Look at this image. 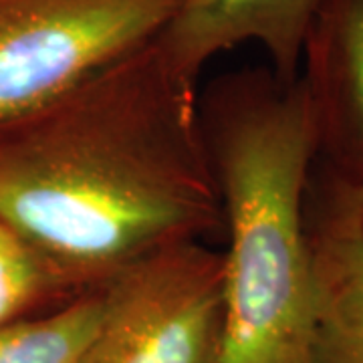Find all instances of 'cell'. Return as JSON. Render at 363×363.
Masks as SVG:
<instances>
[{
    "label": "cell",
    "mask_w": 363,
    "mask_h": 363,
    "mask_svg": "<svg viewBox=\"0 0 363 363\" xmlns=\"http://www.w3.org/2000/svg\"><path fill=\"white\" fill-rule=\"evenodd\" d=\"M0 224L75 293L220 233L198 85L157 39L0 131Z\"/></svg>",
    "instance_id": "obj_1"
},
{
    "label": "cell",
    "mask_w": 363,
    "mask_h": 363,
    "mask_svg": "<svg viewBox=\"0 0 363 363\" xmlns=\"http://www.w3.org/2000/svg\"><path fill=\"white\" fill-rule=\"evenodd\" d=\"M200 116L222 200V331L216 363H307L315 281L305 222L317 130L301 77L218 79Z\"/></svg>",
    "instance_id": "obj_2"
},
{
    "label": "cell",
    "mask_w": 363,
    "mask_h": 363,
    "mask_svg": "<svg viewBox=\"0 0 363 363\" xmlns=\"http://www.w3.org/2000/svg\"><path fill=\"white\" fill-rule=\"evenodd\" d=\"M182 0H0V131L156 40Z\"/></svg>",
    "instance_id": "obj_3"
},
{
    "label": "cell",
    "mask_w": 363,
    "mask_h": 363,
    "mask_svg": "<svg viewBox=\"0 0 363 363\" xmlns=\"http://www.w3.org/2000/svg\"><path fill=\"white\" fill-rule=\"evenodd\" d=\"M222 250L204 240L162 248L101 286V315L79 363H216Z\"/></svg>",
    "instance_id": "obj_4"
},
{
    "label": "cell",
    "mask_w": 363,
    "mask_h": 363,
    "mask_svg": "<svg viewBox=\"0 0 363 363\" xmlns=\"http://www.w3.org/2000/svg\"><path fill=\"white\" fill-rule=\"evenodd\" d=\"M315 166L305 200L315 281L307 363H363V182Z\"/></svg>",
    "instance_id": "obj_5"
},
{
    "label": "cell",
    "mask_w": 363,
    "mask_h": 363,
    "mask_svg": "<svg viewBox=\"0 0 363 363\" xmlns=\"http://www.w3.org/2000/svg\"><path fill=\"white\" fill-rule=\"evenodd\" d=\"M325 0H182L157 45L182 77L198 85L200 73L222 52L257 45L269 69L285 83L301 71L307 33Z\"/></svg>",
    "instance_id": "obj_6"
},
{
    "label": "cell",
    "mask_w": 363,
    "mask_h": 363,
    "mask_svg": "<svg viewBox=\"0 0 363 363\" xmlns=\"http://www.w3.org/2000/svg\"><path fill=\"white\" fill-rule=\"evenodd\" d=\"M317 130V160L363 182V0H325L301 71Z\"/></svg>",
    "instance_id": "obj_7"
},
{
    "label": "cell",
    "mask_w": 363,
    "mask_h": 363,
    "mask_svg": "<svg viewBox=\"0 0 363 363\" xmlns=\"http://www.w3.org/2000/svg\"><path fill=\"white\" fill-rule=\"evenodd\" d=\"M101 286L52 311L0 325V363H79L101 315Z\"/></svg>",
    "instance_id": "obj_8"
},
{
    "label": "cell",
    "mask_w": 363,
    "mask_h": 363,
    "mask_svg": "<svg viewBox=\"0 0 363 363\" xmlns=\"http://www.w3.org/2000/svg\"><path fill=\"white\" fill-rule=\"evenodd\" d=\"M77 295L35 248L0 224V325L28 317L43 303L61 305Z\"/></svg>",
    "instance_id": "obj_9"
}]
</instances>
